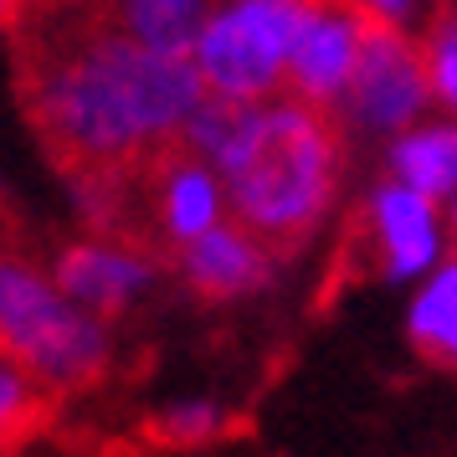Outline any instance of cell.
<instances>
[{
  "label": "cell",
  "mask_w": 457,
  "mask_h": 457,
  "mask_svg": "<svg viewBox=\"0 0 457 457\" xmlns=\"http://www.w3.org/2000/svg\"><path fill=\"white\" fill-rule=\"evenodd\" d=\"M21 104L72 180L129 175L180 139L206 104V78L190 52H154L108 16L104 0L46 11L21 37Z\"/></svg>",
  "instance_id": "cell-1"
},
{
  "label": "cell",
  "mask_w": 457,
  "mask_h": 457,
  "mask_svg": "<svg viewBox=\"0 0 457 457\" xmlns=\"http://www.w3.org/2000/svg\"><path fill=\"white\" fill-rule=\"evenodd\" d=\"M216 175L231 201V221H242L272 257L303 252L345 175L339 108L298 93L252 104L231 145L216 154Z\"/></svg>",
  "instance_id": "cell-2"
},
{
  "label": "cell",
  "mask_w": 457,
  "mask_h": 457,
  "mask_svg": "<svg viewBox=\"0 0 457 457\" xmlns=\"http://www.w3.org/2000/svg\"><path fill=\"white\" fill-rule=\"evenodd\" d=\"M0 350L46 391H83L108 370V334L98 313L72 303L57 278L0 252Z\"/></svg>",
  "instance_id": "cell-3"
},
{
  "label": "cell",
  "mask_w": 457,
  "mask_h": 457,
  "mask_svg": "<svg viewBox=\"0 0 457 457\" xmlns=\"http://www.w3.org/2000/svg\"><path fill=\"white\" fill-rule=\"evenodd\" d=\"M303 16H309V0H231L211 11L190 52L206 87L247 104L268 98L288 72Z\"/></svg>",
  "instance_id": "cell-4"
},
{
  "label": "cell",
  "mask_w": 457,
  "mask_h": 457,
  "mask_svg": "<svg viewBox=\"0 0 457 457\" xmlns=\"http://www.w3.org/2000/svg\"><path fill=\"white\" fill-rule=\"evenodd\" d=\"M432 98V67L416 52L386 11H370L360 26V57H354V78L345 87V104L354 119L370 129H395L416 119Z\"/></svg>",
  "instance_id": "cell-5"
},
{
  "label": "cell",
  "mask_w": 457,
  "mask_h": 457,
  "mask_svg": "<svg viewBox=\"0 0 457 457\" xmlns=\"http://www.w3.org/2000/svg\"><path fill=\"white\" fill-rule=\"evenodd\" d=\"M175 268H180V278L190 283L195 298H206V303H227V298H242V293L268 288L278 257H272V252L262 247L242 221H216L211 231H201L195 242L180 247Z\"/></svg>",
  "instance_id": "cell-6"
},
{
  "label": "cell",
  "mask_w": 457,
  "mask_h": 457,
  "mask_svg": "<svg viewBox=\"0 0 457 457\" xmlns=\"http://www.w3.org/2000/svg\"><path fill=\"white\" fill-rule=\"evenodd\" d=\"M154 268L160 262H149L145 252L124 247V242H108V237H93V242H72L57 257L52 278H57V288L72 303H83L98 319H113L154 283Z\"/></svg>",
  "instance_id": "cell-7"
},
{
  "label": "cell",
  "mask_w": 457,
  "mask_h": 457,
  "mask_svg": "<svg viewBox=\"0 0 457 457\" xmlns=\"http://www.w3.org/2000/svg\"><path fill=\"white\" fill-rule=\"evenodd\" d=\"M370 206H375V227H380V247H386V272L406 278V272L427 268L436 252L432 201L406 186H386Z\"/></svg>",
  "instance_id": "cell-8"
},
{
  "label": "cell",
  "mask_w": 457,
  "mask_h": 457,
  "mask_svg": "<svg viewBox=\"0 0 457 457\" xmlns=\"http://www.w3.org/2000/svg\"><path fill=\"white\" fill-rule=\"evenodd\" d=\"M104 5L134 42L154 52H195V37L211 21V0H104Z\"/></svg>",
  "instance_id": "cell-9"
},
{
  "label": "cell",
  "mask_w": 457,
  "mask_h": 457,
  "mask_svg": "<svg viewBox=\"0 0 457 457\" xmlns=\"http://www.w3.org/2000/svg\"><path fill=\"white\" fill-rule=\"evenodd\" d=\"M391 170L395 180L416 195H447L457 190V129H421V134H406L401 145L391 149Z\"/></svg>",
  "instance_id": "cell-10"
},
{
  "label": "cell",
  "mask_w": 457,
  "mask_h": 457,
  "mask_svg": "<svg viewBox=\"0 0 457 457\" xmlns=\"http://www.w3.org/2000/svg\"><path fill=\"white\" fill-rule=\"evenodd\" d=\"M411 345L427 354L432 365L457 370V262H447L442 278L416 298V309H411Z\"/></svg>",
  "instance_id": "cell-11"
},
{
  "label": "cell",
  "mask_w": 457,
  "mask_h": 457,
  "mask_svg": "<svg viewBox=\"0 0 457 457\" xmlns=\"http://www.w3.org/2000/svg\"><path fill=\"white\" fill-rule=\"evenodd\" d=\"M42 427H46V386L0 350V453L21 447L26 436L42 432Z\"/></svg>",
  "instance_id": "cell-12"
},
{
  "label": "cell",
  "mask_w": 457,
  "mask_h": 457,
  "mask_svg": "<svg viewBox=\"0 0 457 457\" xmlns=\"http://www.w3.org/2000/svg\"><path fill=\"white\" fill-rule=\"evenodd\" d=\"M145 432H149V442H154V447H201V442H211V436L227 432V421H221V411H216V406L195 401V406H175V411L154 416Z\"/></svg>",
  "instance_id": "cell-13"
},
{
  "label": "cell",
  "mask_w": 457,
  "mask_h": 457,
  "mask_svg": "<svg viewBox=\"0 0 457 457\" xmlns=\"http://www.w3.org/2000/svg\"><path fill=\"white\" fill-rule=\"evenodd\" d=\"M432 67V87L457 108V11H436V42L427 52Z\"/></svg>",
  "instance_id": "cell-14"
},
{
  "label": "cell",
  "mask_w": 457,
  "mask_h": 457,
  "mask_svg": "<svg viewBox=\"0 0 457 457\" xmlns=\"http://www.w3.org/2000/svg\"><path fill=\"white\" fill-rule=\"evenodd\" d=\"M370 5H375V11H386L391 21H395V16H401V11H406V0H370Z\"/></svg>",
  "instance_id": "cell-15"
},
{
  "label": "cell",
  "mask_w": 457,
  "mask_h": 457,
  "mask_svg": "<svg viewBox=\"0 0 457 457\" xmlns=\"http://www.w3.org/2000/svg\"><path fill=\"white\" fill-rule=\"evenodd\" d=\"M447 257L457 262V206H453V231H447Z\"/></svg>",
  "instance_id": "cell-16"
}]
</instances>
